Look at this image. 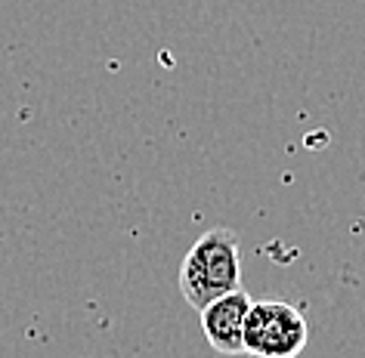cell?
Masks as SVG:
<instances>
[{
  "label": "cell",
  "instance_id": "obj_1",
  "mask_svg": "<svg viewBox=\"0 0 365 358\" xmlns=\"http://www.w3.org/2000/svg\"><path fill=\"white\" fill-rule=\"evenodd\" d=\"M242 288V241L235 228L214 226L198 235L180 263V293L202 312L223 293Z\"/></svg>",
  "mask_w": 365,
  "mask_h": 358
},
{
  "label": "cell",
  "instance_id": "obj_2",
  "mask_svg": "<svg viewBox=\"0 0 365 358\" xmlns=\"http://www.w3.org/2000/svg\"><path fill=\"white\" fill-rule=\"evenodd\" d=\"M309 343V321L288 300H254L242 346L248 358H297Z\"/></svg>",
  "mask_w": 365,
  "mask_h": 358
},
{
  "label": "cell",
  "instance_id": "obj_3",
  "mask_svg": "<svg viewBox=\"0 0 365 358\" xmlns=\"http://www.w3.org/2000/svg\"><path fill=\"white\" fill-rule=\"evenodd\" d=\"M251 297L242 288L232 293H223L214 302L202 309V330L205 339L214 352L220 355H245L242 334H245V318L251 309Z\"/></svg>",
  "mask_w": 365,
  "mask_h": 358
}]
</instances>
